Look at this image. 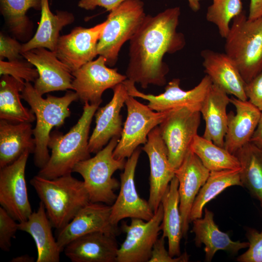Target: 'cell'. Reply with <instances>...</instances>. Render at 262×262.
Wrapping results in <instances>:
<instances>
[{
	"label": "cell",
	"mask_w": 262,
	"mask_h": 262,
	"mask_svg": "<svg viewBox=\"0 0 262 262\" xmlns=\"http://www.w3.org/2000/svg\"><path fill=\"white\" fill-rule=\"evenodd\" d=\"M180 15L179 6L167 8L152 16H146L140 28L129 41L128 80L144 89L150 84L166 83L169 71L164 62L167 54L182 49L186 45L183 34L177 31Z\"/></svg>",
	"instance_id": "1"
},
{
	"label": "cell",
	"mask_w": 262,
	"mask_h": 262,
	"mask_svg": "<svg viewBox=\"0 0 262 262\" xmlns=\"http://www.w3.org/2000/svg\"><path fill=\"white\" fill-rule=\"evenodd\" d=\"M53 227L66 226L90 199L83 181L71 174L49 179L39 175L30 180Z\"/></svg>",
	"instance_id": "3"
},
{
	"label": "cell",
	"mask_w": 262,
	"mask_h": 262,
	"mask_svg": "<svg viewBox=\"0 0 262 262\" xmlns=\"http://www.w3.org/2000/svg\"><path fill=\"white\" fill-rule=\"evenodd\" d=\"M234 155L240 163L242 187L248 190L262 208V149L249 142Z\"/></svg>",
	"instance_id": "31"
},
{
	"label": "cell",
	"mask_w": 262,
	"mask_h": 262,
	"mask_svg": "<svg viewBox=\"0 0 262 262\" xmlns=\"http://www.w3.org/2000/svg\"><path fill=\"white\" fill-rule=\"evenodd\" d=\"M205 72L213 84L228 95L242 100H247L246 83L231 59L225 53L206 49L201 51Z\"/></svg>",
	"instance_id": "21"
},
{
	"label": "cell",
	"mask_w": 262,
	"mask_h": 262,
	"mask_svg": "<svg viewBox=\"0 0 262 262\" xmlns=\"http://www.w3.org/2000/svg\"><path fill=\"white\" fill-rule=\"evenodd\" d=\"M262 17V0H250L247 18L254 20Z\"/></svg>",
	"instance_id": "43"
},
{
	"label": "cell",
	"mask_w": 262,
	"mask_h": 262,
	"mask_svg": "<svg viewBox=\"0 0 262 262\" xmlns=\"http://www.w3.org/2000/svg\"><path fill=\"white\" fill-rule=\"evenodd\" d=\"M240 171V168L210 171L194 201L189 215L190 223L202 217L205 205L227 188L235 185L242 187Z\"/></svg>",
	"instance_id": "32"
},
{
	"label": "cell",
	"mask_w": 262,
	"mask_h": 262,
	"mask_svg": "<svg viewBox=\"0 0 262 262\" xmlns=\"http://www.w3.org/2000/svg\"><path fill=\"white\" fill-rule=\"evenodd\" d=\"M111 206L104 203L90 202L84 206L58 230L56 241L62 252L73 240L90 233L102 231L116 236L118 229L111 222Z\"/></svg>",
	"instance_id": "17"
},
{
	"label": "cell",
	"mask_w": 262,
	"mask_h": 262,
	"mask_svg": "<svg viewBox=\"0 0 262 262\" xmlns=\"http://www.w3.org/2000/svg\"><path fill=\"white\" fill-rule=\"evenodd\" d=\"M165 238L162 236L155 242L148 262H186L189 259V256L184 252L180 255L173 257L165 247Z\"/></svg>",
	"instance_id": "40"
},
{
	"label": "cell",
	"mask_w": 262,
	"mask_h": 262,
	"mask_svg": "<svg viewBox=\"0 0 262 262\" xmlns=\"http://www.w3.org/2000/svg\"><path fill=\"white\" fill-rule=\"evenodd\" d=\"M178 188L179 181L175 176L161 202L163 208V217L161 224L162 236L167 238L168 251L173 257L181 255L180 243L183 237Z\"/></svg>",
	"instance_id": "29"
},
{
	"label": "cell",
	"mask_w": 262,
	"mask_h": 262,
	"mask_svg": "<svg viewBox=\"0 0 262 262\" xmlns=\"http://www.w3.org/2000/svg\"><path fill=\"white\" fill-rule=\"evenodd\" d=\"M72 74L73 90L78 95L79 99L83 103L92 104L100 105L106 90L113 89L127 79L116 68L108 67L105 59L100 55L72 72Z\"/></svg>",
	"instance_id": "13"
},
{
	"label": "cell",
	"mask_w": 262,
	"mask_h": 262,
	"mask_svg": "<svg viewBox=\"0 0 262 262\" xmlns=\"http://www.w3.org/2000/svg\"><path fill=\"white\" fill-rule=\"evenodd\" d=\"M31 123H12L0 120V168L15 161L29 151L34 153L35 140Z\"/></svg>",
	"instance_id": "27"
},
{
	"label": "cell",
	"mask_w": 262,
	"mask_h": 262,
	"mask_svg": "<svg viewBox=\"0 0 262 262\" xmlns=\"http://www.w3.org/2000/svg\"><path fill=\"white\" fill-rule=\"evenodd\" d=\"M0 75H10L23 83L34 82L39 76L36 68L22 59L13 61L0 60Z\"/></svg>",
	"instance_id": "36"
},
{
	"label": "cell",
	"mask_w": 262,
	"mask_h": 262,
	"mask_svg": "<svg viewBox=\"0 0 262 262\" xmlns=\"http://www.w3.org/2000/svg\"><path fill=\"white\" fill-rule=\"evenodd\" d=\"M112 89V99L104 106L98 108L95 114L96 126L89 139L90 153H97L112 138L121 137L123 127L120 111L129 94L123 82Z\"/></svg>",
	"instance_id": "20"
},
{
	"label": "cell",
	"mask_w": 262,
	"mask_h": 262,
	"mask_svg": "<svg viewBox=\"0 0 262 262\" xmlns=\"http://www.w3.org/2000/svg\"><path fill=\"white\" fill-rule=\"evenodd\" d=\"M105 24L104 21L89 28L77 27L60 36L54 52L71 72L98 55V44Z\"/></svg>",
	"instance_id": "15"
},
{
	"label": "cell",
	"mask_w": 262,
	"mask_h": 262,
	"mask_svg": "<svg viewBox=\"0 0 262 262\" xmlns=\"http://www.w3.org/2000/svg\"><path fill=\"white\" fill-rule=\"evenodd\" d=\"M250 142L262 149V111L257 127Z\"/></svg>",
	"instance_id": "44"
},
{
	"label": "cell",
	"mask_w": 262,
	"mask_h": 262,
	"mask_svg": "<svg viewBox=\"0 0 262 262\" xmlns=\"http://www.w3.org/2000/svg\"><path fill=\"white\" fill-rule=\"evenodd\" d=\"M144 145L142 149L147 154L150 165L148 202L154 213L175 176V169L169 162L167 149L161 135L159 126L150 132L147 141Z\"/></svg>",
	"instance_id": "16"
},
{
	"label": "cell",
	"mask_w": 262,
	"mask_h": 262,
	"mask_svg": "<svg viewBox=\"0 0 262 262\" xmlns=\"http://www.w3.org/2000/svg\"><path fill=\"white\" fill-rule=\"evenodd\" d=\"M0 10L12 33L26 39L32 33V24L27 16L31 8L41 10V0H0Z\"/></svg>",
	"instance_id": "33"
},
{
	"label": "cell",
	"mask_w": 262,
	"mask_h": 262,
	"mask_svg": "<svg viewBox=\"0 0 262 262\" xmlns=\"http://www.w3.org/2000/svg\"><path fill=\"white\" fill-rule=\"evenodd\" d=\"M27 151L13 163L0 168V204L16 220L22 222L33 213L28 196L25 168Z\"/></svg>",
	"instance_id": "12"
},
{
	"label": "cell",
	"mask_w": 262,
	"mask_h": 262,
	"mask_svg": "<svg viewBox=\"0 0 262 262\" xmlns=\"http://www.w3.org/2000/svg\"><path fill=\"white\" fill-rule=\"evenodd\" d=\"M25 83L4 75L0 80V119L12 123L33 122L36 117L31 109L22 104L20 92Z\"/></svg>",
	"instance_id": "30"
},
{
	"label": "cell",
	"mask_w": 262,
	"mask_h": 262,
	"mask_svg": "<svg viewBox=\"0 0 262 262\" xmlns=\"http://www.w3.org/2000/svg\"><path fill=\"white\" fill-rule=\"evenodd\" d=\"M18 223L4 208L0 207V247L9 251L11 240L19 230Z\"/></svg>",
	"instance_id": "38"
},
{
	"label": "cell",
	"mask_w": 262,
	"mask_h": 262,
	"mask_svg": "<svg viewBox=\"0 0 262 262\" xmlns=\"http://www.w3.org/2000/svg\"><path fill=\"white\" fill-rule=\"evenodd\" d=\"M53 227L47 215L45 206L40 201L36 211L26 221L19 222V230L29 234L37 249L36 262H59L62 251L54 238Z\"/></svg>",
	"instance_id": "25"
},
{
	"label": "cell",
	"mask_w": 262,
	"mask_h": 262,
	"mask_svg": "<svg viewBox=\"0 0 262 262\" xmlns=\"http://www.w3.org/2000/svg\"><path fill=\"white\" fill-rule=\"evenodd\" d=\"M210 173V171L190 149L175 170V176L179 181V206L184 237H186L189 229V215L194 201Z\"/></svg>",
	"instance_id": "19"
},
{
	"label": "cell",
	"mask_w": 262,
	"mask_h": 262,
	"mask_svg": "<svg viewBox=\"0 0 262 262\" xmlns=\"http://www.w3.org/2000/svg\"><path fill=\"white\" fill-rule=\"evenodd\" d=\"M129 95L148 101V106L156 112H164L186 107L198 111L209 92L212 82L206 75L200 82L189 90H184L180 87V80L173 79L166 85L164 91L154 95L142 93L137 89L135 83L126 79L123 82Z\"/></svg>",
	"instance_id": "10"
},
{
	"label": "cell",
	"mask_w": 262,
	"mask_h": 262,
	"mask_svg": "<svg viewBox=\"0 0 262 262\" xmlns=\"http://www.w3.org/2000/svg\"><path fill=\"white\" fill-rule=\"evenodd\" d=\"M163 217L161 203L150 220L131 218L130 224L122 223L121 229L126 236L118 248L116 262H148L161 230Z\"/></svg>",
	"instance_id": "11"
},
{
	"label": "cell",
	"mask_w": 262,
	"mask_h": 262,
	"mask_svg": "<svg viewBox=\"0 0 262 262\" xmlns=\"http://www.w3.org/2000/svg\"><path fill=\"white\" fill-rule=\"evenodd\" d=\"M99 106L84 103L81 116L66 133L57 131L50 133L48 146L51 149V154L38 175L52 179L71 174L77 163L90 158L89 131Z\"/></svg>",
	"instance_id": "2"
},
{
	"label": "cell",
	"mask_w": 262,
	"mask_h": 262,
	"mask_svg": "<svg viewBox=\"0 0 262 262\" xmlns=\"http://www.w3.org/2000/svg\"></svg>",
	"instance_id": "47"
},
{
	"label": "cell",
	"mask_w": 262,
	"mask_h": 262,
	"mask_svg": "<svg viewBox=\"0 0 262 262\" xmlns=\"http://www.w3.org/2000/svg\"><path fill=\"white\" fill-rule=\"evenodd\" d=\"M115 237L102 231L90 233L70 242L63 251L72 262H116Z\"/></svg>",
	"instance_id": "22"
},
{
	"label": "cell",
	"mask_w": 262,
	"mask_h": 262,
	"mask_svg": "<svg viewBox=\"0 0 262 262\" xmlns=\"http://www.w3.org/2000/svg\"><path fill=\"white\" fill-rule=\"evenodd\" d=\"M201 0H187L189 7L195 12H196L199 10L200 8Z\"/></svg>",
	"instance_id": "46"
},
{
	"label": "cell",
	"mask_w": 262,
	"mask_h": 262,
	"mask_svg": "<svg viewBox=\"0 0 262 262\" xmlns=\"http://www.w3.org/2000/svg\"><path fill=\"white\" fill-rule=\"evenodd\" d=\"M21 93V98L28 103L36 117V125L33 129L35 140L34 163L41 169L50 157L48 143L51 129L65 123L71 114L70 105L79 98L76 92L68 91L61 97L48 95L44 98L30 82L25 83Z\"/></svg>",
	"instance_id": "4"
},
{
	"label": "cell",
	"mask_w": 262,
	"mask_h": 262,
	"mask_svg": "<svg viewBox=\"0 0 262 262\" xmlns=\"http://www.w3.org/2000/svg\"><path fill=\"white\" fill-rule=\"evenodd\" d=\"M140 153L138 147L128 158L124 171L120 174L119 193L111 205L110 220L115 226L117 227L118 223L124 218L148 221L154 215L148 201L140 197L136 189L135 173Z\"/></svg>",
	"instance_id": "14"
},
{
	"label": "cell",
	"mask_w": 262,
	"mask_h": 262,
	"mask_svg": "<svg viewBox=\"0 0 262 262\" xmlns=\"http://www.w3.org/2000/svg\"><path fill=\"white\" fill-rule=\"evenodd\" d=\"M126 0H80L78 6L86 10H93L97 7L104 8L111 12Z\"/></svg>",
	"instance_id": "42"
},
{
	"label": "cell",
	"mask_w": 262,
	"mask_h": 262,
	"mask_svg": "<svg viewBox=\"0 0 262 262\" xmlns=\"http://www.w3.org/2000/svg\"><path fill=\"white\" fill-rule=\"evenodd\" d=\"M34 259L28 255H23L13 258L11 262H33Z\"/></svg>",
	"instance_id": "45"
},
{
	"label": "cell",
	"mask_w": 262,
	"mask_h": 262,
	"mask_svg": "<svg viewBox=\"0 0 262 262\" xmlns=\"http://www.w3.org/2000/svg\"><path fill=\"white\" fill-rule=\"evenodd\" d=\"M225 39V53L249 82L262 70V17L250 20L243 11L233 19Z\"/></svg>",
	"instance_id": "5"
},
{
	"label": "cell",
	"mask_w": 262,
	"mask_h": 262,
	"mask_svg": "<svg viewBox=\"0 0 262 262\" xmlns=\"http://www.w3.org/2000/svg\"><path fill=\"white\" fill-rule=\"evenodd\" d=\"M200 112L186 107L173 110L159 125L166 146L169 162L175 170L182 163L197 135Z\"/></svg>",
	"instance_id": "9"
},
{
	"label": "cell",
	"mask_w": 262,
	"mask_h": 262,
	"mask_svg": "<svg viewBox=\"0 0 262 262\" xmlns=\"http://www.w3.org/2000/svg\"><path fill=\"white\" fill-rule=\"evenodd\" d=\"M21 55L37 70L39 76L33 86L39 94L43 96L53 91L73 90L72 72L58 59L54 51L39 48Z\"/></svg>",
	"instance_id": "18"
},
{
	"label": "cell",
	"mask_w": 262,
	"mask_h": 262,
	"mask_svg": "<svg viewBox=\"0 0 262 262\" xmlns=\"http://www.w3.org/2000/svg\"><path fill=\"white\" fill-rule=\"evenodd\" d=\"M190 149L210 171L240 168L234 154L198 134L194 137Z\"/></svg>",
	"instance_id": "34"
},
{
	"label": "cell",
	"mask_w": 262,
	"mask_h": 262,
	"mask_svg": "<svg viewBox=\"0 0 262 262\" xmlns=\"http://www.w3.org/2000/svg\"><path fill=\"white\" fill-rule=\"evenodd\" d=\"M41 17L38 27L28 41L22 44L21 53L35 48H43L54 51L60 37L59 33L65 26L72 23L74 16L66 11H50L49 0H41Z\"/></svg>",
	"instance_id": "28"
},
{
	"label": "cell",
	"mask_w": 262,
	"mask_h": 262,
	"mask_svg": "<svg viewBox=\"0 0 262 262\" xmlns=\"http://www.w3.org/2000/svg\"><path fill=\"white\" fill-rule=\"evenodd\" d=\"M120 138H112L106 146L95 156L77 163L73 172L80 174L88 193L90 201L112 205L117 195L115 191L120 187V182L113 177L118 170L124 169L125 159H116L113 152Z\"/></svg>",
	"instance_id": "6"
},
{
	"label": "cell",
	"mask_w": 262,
	"mask_h": 262,
	"mask_svg": "<svg viewBox=\"0 0 262 262\" xmlns=\"http://www.w3.org/2000/svg\"><path fill=\"white\" fill-rule=\"evenodd\" d=\"M245 91L247 100L262 111V70L246 83Z\"/></svg>",
	"instance_id": "41"
},
{
	"label": "cell",
	"mask_w": 262,
	"mask_h": 262,
	"mask_svg": "<svg viewBox=\"0 0 262 262\" xmlns=\"http://www.w3.org/2000/svg\"><path fill=\"white\" fill-rule=\"evenodd\" d=\"M229 103L228 94L212 84L200 109L205 122L203 137L223 147L228 124L226 110Z\"/></svg>",
	"instance_id": "26"
},
{
	"label": "cell",
	"mask_w": 262,
	"mask_h": 262,
	"mask_svg": "<svg viewBox=\"0 0 262 262\" xmlns=\"http://www.w3.org/2000/svg\"><path fill=\"white\" fill-rule=\"evenodd\" d=\"M213 216V213L205 208L204 217L192 221V231L195 235V245L199 247L204 244L206 262H211L218 250L236 254L241 249L248 247V242L233 241L227 233L221 231L214 222Z\"/></svg>",
	"instance_id": "24"
},
{
	"label": "cell",
	"mask_w": 262,
	"mask_h": 262,
	"mask_svg": "<svg viewBox=\"0 0 262 262\" xmlns=\"http://www.w3.org/2000/svg\"><path fill=\"white\" fill-rule=\"evenodd\" d=\"M127 116L119 140L113 152L116 159L129 158L141 145H145L148 135L173 110L156 112L130 95L126 101Z\"/></svg>",
	"instance_id": "8"
},
{
	"label": "cell",
	"mask_w": 262,
	"mask_h": 262,
	"mask_svg": "<svg viewBox=\"0 0 262 262\" xmlns=\"http://www.w3.org/2000/svg\"><path fill=\"white\" fill-rule=\"evenodd\" d=\"M230 102L235 107L236 114L231 111L228 114L224 147L234 154L250 142L261 111L248 100H242L232 96L230 98Z\"/></svg>",
	"instance_id": "23"
},
{
	"label": "cell",
	"mask_w": 262,
	"mask_h": 262,
	"mask_svg": "<svg viewBox=\"0 0 262 262\" xmlns=\"http://www.w3.org/2000/svg\"><path fill=\"white\" fill-rule=\"evenodd\" d=\"M206 15L207 20L215 25L221 37L225 38L230 23L244 11L241 0H212Z\"/></svg>",
	"instance_id": "35"
},
{
	"label": "cell",
	"mask_w": 262,
	"mask_h": 262,
	"mask_svg": "<svg viewBox=\"0 0 262 262\" xmlns=\"http://www.w3.org/2000/svg\"><path fill=\"white\" fill-rule=\"evenodd\" d=\"M246 230L248 248L237 258V261L262 262V229L260 232L251 228H247Z\"/></svg>",
	"instance_id": "37"
},
{
	"label": "cell",
	"mask_w": 262,
	"mask_h": 262,
	"mask_svg": "<svg viewBox=\"0 0 262 262\" xmlns=\"http://www.w3.org/2000/svg\"><path fill=\"white\" fill-rule=\"evenodd\" d=\"M146 16L141 0H126L110 12L98 44V55L107 66L116 64L122 46L135 35Z\"/></svg>",
	"instance_id": "7"
},
{
	"label": "cell",
	"mask_w": 262,
	"mask_h": 262,
	"mask_svg": "<svg viewBox=\"0 0 262 262\" xmlns=\"http://www.w3.org/2000/svg\"><path fill=\"white\" fill-rule=\"evenodd\" d=\"M22 44L15 38H12L2 33H0V60L6 58L8 61L21 59Z\"/></svg>",
	"instance_id": "39"
}]
</instances>
